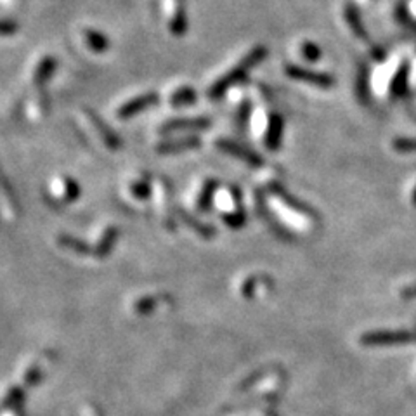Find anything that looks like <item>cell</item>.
<instances>
[{"mask_svg":"<svg viewBox=\"0 0 416 416\" xmlns=\"http://www.w3.org/2000/svg\"><path fill=\"white\" fill-rule=\"evenodd\" d=\"M264 57H265L264 47H255L254 50H250V53H248L247 56H245L243 59L236 64V66L231 68L226 75H223V77H220L219 80H217L216 84L210 87V91H208L210 99L217 101V99L223 97V95L226 94L231 87H234L238 82L243 80V78L248 75V71H250L255 64L261 63Z\"/></svg>","mask_w":416,"mask_h":416,"instance_id":"cell-1","label":"cell"},{"mask_svg":"<svg viewBox=\"0 0 416 416\" xmlns=\"http://www.w3.org/2000/svg\"><path fill=\"white\" fill-rule=\"evenodd\" d=\"M163 11L167 16V25L172 35H184L187 30V16L184 0H163Z\"/></svg>","mask_w":416,"mask_h":416,"instance_id":"cell-2","label":"cell"},{"mask_svg":"<svg viewBox=\"0 0 416 416\" xmlns=\"http://www.w3.org/2000/svg\"><path fill=\"white\" fill-rule=\"evenodd\" d=\"M160 97L156 92H148V94H141L138 95V97L131 99L129 102H125L124 106H120V110H118V118H122V120H127V118L135 117V115L142 113L144 110H148V108L155 106V104H158Z\"/></svg>","mask_w":416,"mask_h":416,"instance_id":"cell-3","label":"cell"},{"mask_svg":"<svg viewBox=\"0 0 416 416\" xmlns=\"http://www.w3.org/2000/svg\"><path fill=\"white\" fill-rule=\"evenodd\" d=\"M85 117L88 118V122H91V125L94 127V131L97 132L99 138H101V141L104 142L108 148H110V149L120 148V146H122L120 135H118L117 132H115L113 129H111L110 125L106 124V122L102 120L99 115H95L92 110H85Z\"/></svg>","mask_w":416,"mask_h":416,"instance_id":"cell-4","label":"cell"},{"mask_svg":"<svg viewBox=\"0 0 416 416\" xmlns=\"http://www.w3.org/2000/svg\"><path fill=\"white\" fill-rule=\"evenodd\" d=\"M217 148L229 153L231 156H236V158H240L241 162L248 163L250 167H262V163H264V160H262L257 153L245 148V146L238 144V142L229 141V139H220V141H217Z\"/></svg>","mask_w":416,"mask_h":416,"instance_id":"cell-5","label":"cell"},{"mask_svg":"<svg viewBox=\"0 0 416 416\" xmlns=\"http://www.w3.org/2000/svg\"><path fill=\"white\" fill-rule=\"evenodd\" d=\"M212 122L208 118H177V120L165 122L160 131L162 132H176V131H203L210 127Z\"/></svg>","mask_w":416,"mask_h":416,"instance_id":"cell-6","label":"cell"},{"mask_svg":"<svg viewBox=\"0 0 416 416\" xmlns=\"http://www.w3.org/2000/svg\"><path fill=\"white\" fill-rule=\"evenodd\" d=\"M286 73L292 78H295V80L307 82V84L318 85V87H330V85H332V78L326 77V75L302 70V68L299 66H286Z\"/></svg>","mask_w":416,"mask_h":416,"instance_id":"cell-7","label":"cell"},{"mask_svg":"<svg viewBox=\"0 0 416 416\" xmlns=\"http://www.w3.org/2000/svg\"><path fill=\"white\" fill-rule=\"evenodd\" d=\"M416 335L413 333H370L363 339V343L366 346H385V343H397V342H411Z\"/></svg>","mask_w":416,"mask_h":416,"instance_id":"cell-8","label":"cell"},{"mask_svg":"<svg viewBox=\"0 0 416 416\" xmlns=\"http://www.w3.org/2000/svg\"><path fill=\"white\" fill-rule=\"evenodd\" d=\"M201 141L198 138H184V139H176V141H167L158 144L156 151L160 155H173V153L186 151V149L200 148Z\"/></svg>","mask_w":416,"mask_h":416,"instance_id":"cell-9","label":"cell"},{"mask_svg":"<svg viewBox=\"0 0 416 416\" xmlns=\"http://www.w3.org/2000/svg\"><path fill=\"white\" fill-rule=\"evenodd\" d=\"M177 214H179V217L182 219V223L186 224L189 229H193L198 236L203 238V240H212V238L216 236V229H214L212 226H207V224H203L201 220H198L196 217H193L189 212H186L184 208H179Z\"/></svg>","mask_w":416,"mask_h":416,"instance_id":"cell-10","label":"cell"},{"mask_svg":"<svg viewBox=\"0 0 416 416\" xmlns=\"http://www.w3.org/2000/svg\"><path fill=\"white\" fill-rule=\"evenodd\" d=\"M118 234H120V231H118V227H108L106 231H104V234L101 236V240H99V243L95 245L94 248V255L97 258H106L108 255L113 252L115 245H117L118 241Z\"/></svg>","mask_w":416,"mask_h":416,"instance_id":"cell-11","label":"cell"},{"mask_svg":"<svg viewBox=\"0 0 416 416\" xmlns=\"http://www.w3.org/2000/svg\"><path fill=\"white\" fill-rule=\"evenodd\" d=\"M281 135H283V118L279 115H274L271 118V124H269L267 134H265V146H267L271 151L279 148L281 144Z\"/></svg>","mask_w":416,"mask_h":416,"instance_id":"cell-12","label":"cell"},{"mask_svg":"<svg viewBox=\"0 0 416 416\" xmlns=\"http://www.w3.org/2000/svg\"><path fill=\"white\" fill-rule=\"evenodd\" d=\"M84 40L85 44H87V47L91 50H94V53H104V50L110 47V40H108L106 35H102L101 32H97V30H84Z\"/></svg>","mask_w":416,"mask_h":416,"instance_id":"cell-13","label":"cell"},{"mask_svg":"<svg viewBox=\"0 0 416 416\" xmlns=\"http://www.w3.org/2000/svg\"><path fill=\"white\" fill-rule=\"evenodd\" d=\"M56 59L50 56L44 57L42 61L39 63V66L35 68V73H33V82H35V85H44L47 80L50 78V75L54 73V70H56Z\"/></svg>","mask_w":416,"mask_h":416,"instance_id":"cell-14","label":"cell"},{"mask_svg":"<svg viewBox=\"0 0 416 416\" xmlns=\"http://www.w3.org/2000/svg\"><path fill=\"white\" fill-rule=\"evenodd\" d=\"M57 241H59L61 247L68 248V250L75 252V254L78 255H94V250H92L85 241L78 240V238L75 236H70V234H61V236L57 238Z\"/></svg>","mask_w":416,"mask_h":416,"instance_id":"cell-15","label":"cell"},{"mask_svg":"<svg viewBox=\"0 0 416 416\" xmlns=\"http://www.w3.org/2000/svg\"><path fill=\"white\" fill-rule=\"evenodd\" d=\"M217 189H219V180H216V179L207 180V184L203 186V191H201L200 198H198V208H200L201 212H207V210H210V207H212V201H214V194L217 193Z\"/></svg>","mask_w":416,"mask_h":416,"instance_id":"cell-16","label":"cell"},{"mask_svg":"<svg viewBox=\"0 0 416 416\" xmlns=\"http://www.w3.org/2000/svg\"><path fill=\"white\" fill-rule=\"evenodd\" d=\"M198 99L196 91L191 87H180L177 88L176 92L170 97V102H172V106L179 108V106H187V104H194Z\"/></svg>","mask_w":416,"mask_h":416,"instance_id":"cell-17","label":"cell"},{"mask_svg":"<svg viewBox=\"0 0 416 416\" xmlns=\"http://www.w3.org/2000/svg\"><path fill=\"white\" fill-rule=\"evenodd\" d=\"M23 402H25V390H23V387H12L11 390L6 394L4 401H2V408L21 411Z\"/></svg>","mask_w":416,"mask_h":416,"instance_id":"cell-18","label":"cell"},{"mask_svg":"<svg viewBox=\"0 0 416 416\" xmlns=\"http://www.w3.org/2000/svg\"><path fill=\"white\" fill-rule=\"evenodd\" d=\"M156 307H158V299L156 296H144V299L138 300L134 303V312L139 316H148Z\"/></svg>","mask_w":416,"mask_h":416,"instance_id":"cell-19","label":"cell"},{"mask_svg":"<svg viewBox=\"0 0 416 416\" xmlns=\"http://www.w3.org/2000/svg\"><path fill=\"white\" fill-rule=\"evenodd\" d=\"M224 223H226L231 229H241V227L247 224V214L240 208V210H236V212L224 216Z\"/></svg>","mask_w":416,"mask_h":416,"instance_id":"cell-20","label":"cell"},{"mask_svg":"<svg viewBox=\"0 0 416 416\" xmlns=\"http://www.w3.org/2000/svg\"><path fill=\"white\" fill-rule=\"evenodd\" d=\"M80 198V186H78V182L75 179H64V200L66 201H75Z\"/></svg>","mask_w":416,"mask_h":416,"instance_id":"cell-21","label":"cell"},{"mask_svg":"<svg viewBox=\"0 0 416 416\" xmlns=\"http://www.w3.org/2000/svg\"><path fill=\"white\" fill-rule=\"evenodd\" d=\"M131 191L139 200H148L149 194H151V184H149L148 180H138V182L131 187Z\"/></svg>","mask_w":416,"mask_h":416,"instance_id":"cell-22","label":"cell"},{"mask_svg":"<svg viewBox=\"0 0 416 416\" xmlns=\"http://www.w3.org/2000/svg\"><path fill=\"white\" fill-rule=\"evenodd\" d=\"M42 380H44V371L40 370L39 366H33L26 371L25 384L28 385V387H35V385H39Z\"/></svg>","mask_w":416,"mask_h":416,"instance_id":"cell-23","label":"cell"},{"mask_svg":"<svg viewBox=\"0 0 416 416\" xmlns=\"http://www.w3.org/2000/svg\"><path fill=\"white\" fill-rule=\"evenodd\" d=\"M0 187H2V191H4V193H6V196H8L9 200H11L12 203L16 205V193H15V191H12L11 184H9L8 177H6V173L2 172V169H0Z\"/></svg>","mask_w":416,"mask_h":416,"instance_id":"cell-24","label":"cell"},{"mask_svg":"<svg viewBox=\"0 0 416 416\" xmlns=\"http://www.w3.org/2000/svg\"><path fill=\"white\" fill-rule=\"evenodd\" d=\"M302 53L305 54L307 59H318L319 57V49L316 46H312V44H305L302 49Z\"/></svg>","mask_w":416,"mask_h":416,"instance_id":"cell-25","label":"cell"},{"mask_svg":"<svg viewBox=\"0 0 416 416\" xmlns=\"http://www.w3.org/2000/svg\"><path fill=\"white\" fill-rule=\"evenodd\" d=\"M18 30L16 23L12 21H0V35H11Z\"/></svg>","mask_w":416,"mask_h":416,"instance_id":"cell-26","label":"cell"},{"mask_svg":"<svg viewBox=\"0 0 416 416\" xmlns=\"http://www.w3.org/2000/svg\"><path fill=\"white\" fill-rule=\"evenodd\" d=\"M248 117H250V106H248V104H243L240 110V115H238V124H240L241 127H245V124L248 122Z\"/></svg>","mask_w":416,"mask_h":416,"instance_id":"cell-27","label":"cell"},{"mask_svg":"<svg viewBox=\"0 0 416 416\" xmlns=\"http://www.w3.org/2000/svg\"><path fill=\"white\" fill-rule=\"evenodd\" d=\"M395 146H397V148H399V149H408V148L415 149V148H416V142H408V141H399V142H395Z\"/></svg>","mask_w":416,"mask_h":416,"instance_id":"cell-28","label":"cell"},{"mask_svg":"<svg viewBox=\"0 0 416 416\" xmlns=\"http://www.w3.org/2000/svg\"><path fill=\"white\" fill-rule=\"evenodd\" d=\"M409 292H411L413 295H416V286H415V288H413V290H409Z\"/></svg>","mask_w":416,"mask_h":416,"instance_id":"cell-29","label":"cell"},{"mask_svg":"<svg viewBox=\"0 0 416 416\" xmlns=\"http://www.w3.org/2000/svg\"><path fill=\"white\" fill-rule=\"evenodd\" d=\"M269 416H278V415H274V413H272V411H269Z\"/></svg>","mask_w":416,"mask_h":416,"instance_id":"cell-30","label":"cell"}]
</instances>
